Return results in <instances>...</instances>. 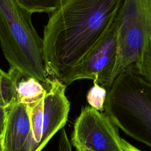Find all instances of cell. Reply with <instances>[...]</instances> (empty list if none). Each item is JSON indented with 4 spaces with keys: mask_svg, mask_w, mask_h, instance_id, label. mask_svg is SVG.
Listing matches in <instances>:
<instances>
[{
    "mask_svg": "<svg viewBox=\"0 0 151 151\" xmlns=\"http://www.w3.org/2000/svg\"><path fill=\"white\" fill-rule=\"evenodd\" d=\"M116 20L118 51L113 80L124 70L134 68L151 35V0H123Z\"/></svg>",
    "mask_w": 151,
    "mask_h": 151,
    "instance_id": "cell-4",
    "label": "cell"
},
{
    "mask_svg": "<svg viewBox=\"0 0 151 151\" xmlns=\"http://www.w3.org/2000/svg\"><path fill=\"white\" fill-rule=\"evenodd\" d=\"M31 132L27 105L15 102L10 108L1 130V151H22Z\"/></svg>",
    "mask_w": 151,
    "mask_h": 151,
    "instance_id": "cell-8",
    "label": "cell"
},
{
    "mask_svg": "<svg viewBox=\"0 0 151 151\" xmlns=\"http://www.w3.org/2000/svg\"><path fill=\"white\" fill-rule=\"evenodd\" d=\"M46 93L44 96V108L41 139L37 151H41L50 140L67 123L70 103L65 96L66 84L57 78L43 83Z\"/></svg>",
    "mask_w": 151,
    "mask_h": 151,
    "instance_id": "cell-7",
    "label": "cell"
},
{
    "mask_svg": "<svg viewBox=\"0 0 151 151\" xmlns=\"http://www.w3.org/2000/svg\"><path fill=\"white\" fill-rule=\"evenodd\" d=\"M45 93V87L41 81L34 77H22L18 83L16 102L29 105L42 99Z\"/></svg>",
    "mask_w": 151,
    "mask_h": 151,
    "instance_id": "cell-10",
    "label": "cell"
},
{
    "mask_svg": "<svg viewBox=\"0 0 151 151\" xmlns=\"http://www.w3.org/2000/svg\"><path fill=\"white\" fill-rule=\"evenodd\" d=\"M116 18L109 31L93 49L58 79L66 85L78 80L90 79L108 91L113 81V73L117 56Z\"/></svg>",
    "mask_w": 151,
    "mask_h": 151,
    "instance_id": "cell-5",
    "label": "cell"
},
{
    "mask_svg": "<svg viewBox=\"0 0 151 151\" xmlns=\"http://www.w3.org/2000/svg\"><path fill=\"white\" fill-rule=\"evenodd\" d=\"M57 151H72L71 142L68 139L65 129L63 128L60 133Z\"/></svg>",
    "mask_w": 151,
    "mask_h": 151,
    "instance_id": "cell-14",
    "label": "cell"
},
{
    "mask_svg": "<svg viewBox=\"0 0 151 151\" xmlns=\"http://www.w3.org/2000/svg\"><path fill=\"white\" fill-rule=\"evenodd\" d=\"M104 110L118 128L151 148V85L134 68L114 79Z\"/></svg>",
    "mask_w": 151,
    "mask_h": 151,
    "instance_id": "cell-3",
    "label": "cell"
},
{
    "mask_svg": "<svg viewBox=\"0 0 151 151\" xmlns=\"http://www.w3.org/2000/svg\"><path fill=\"white\" fill-rule=\"evenodd\" d=\"M0 74V107H9L17 101L18 83L24 76L17 68L12 67H10L7 72L1 69Z\"/></svg>",
    "mask_w": 151,
    "mask_h": 151,
    "instance_id": "cell-9",
    "label": "cell"
},
{
    "mask_svg": "<svg viewBox=\"0 0 151 151\" xmlns=\"http://www.w3.org/2000/svg\"><path fill=\"white\" fill-rule=\"evenodd\" d=\"M134 68L142 78L151 85V35L146 38L139 58Z\"/></svg>",
    "mask_w": 151,
    "mask_h": 151,
    "instance_id": "cell-12",
    "label": "cell"
},
{
    "mask_svg": "<svg viewBox=\"0 0 151 151\" xmlns=\"http://www.w3.org/2000/svg\"><path fill=\"white\" fill-rule=\"evenodd\" d=\"M123 0H65L44 27V57L48 76L58 78L101 40Z\"/></svg>",
    "mask_w": 151,
    "mask_h": 151,
    "instance_id": "cell-1",
    "label": "cell"
},
{
    "mask_svg": "<svg viewBox=\"0 0 151 151\" xmlns=\"http://www.w3.org/2000/svg\"><path fill=\"white\" fill-rule=\"evenodd\" d=\"M26 11L33 13L53 12L58 9L65 0H15Z\"/></svg>",
    "mask_w": 151,
    "mask_h": 151,
    "instance_id": "cell-11",
    "label": "cell"
},
{
    "mask_svg": "<svg viewBox=\"0 0 151 151\" xmlns=\"http://www.w3.org/2000/svg\"><path fill=\"white\" fill-rule=\"evenodd\" d=\"M117 128L106 113L83 107L74 124L71 145L76 151H121Z\"/></svg>",
    "mask_w": 151,
    "mask_h": 151,
    "instance_id": "cell-6",
    "label": "cell"
},
{
    "mask_svg": "<svg viewBox=\"0 0 151 151\" xmlns=\"http://www.w3.org/2000/svg\"><path fill=\"white\" fill-rule=\"evenodd\" d=\"M120 146L121 151H142L122 138L120 139Z\"/></svg>",
    "mask_w": 151,
    "mask_h": 151,
    "instance_id": "cell-15",
    "label": "cell"
},
{
    "mask_svg": "<svg viewBox=\"0 0 151 151\" xmlns=\"http://www.w3.org/2000/svg\"><path fill=\"white\" fill-rule=\"evenodd\" d=\"M93 83V86L89 90L87 95V102L91 107L99 111H103L107 91L97 82Z\"/></svg>",
    "mask_w": 151,
    "mask_h": 151,
    "instance_id": "cell-13",
    "label": "cell"
},
{
    "mask_svg": "<svg viewBox=\"0 0 151 151\" xmlns=\"http://www.w3.org/2000/svg\"><path fill=\"white\" fill-rule=\"evenodd\" d=\"M31 15L15 0H0L1 46L10 67L17 68L24 77H34L44 83L49 78L43 39L32 25Z\"/></svg>",
    "mask_w": 151,
    "mask_h": 151,
    "instance_id": "cell-2",
    "label": "cell"
}]
</instances>
